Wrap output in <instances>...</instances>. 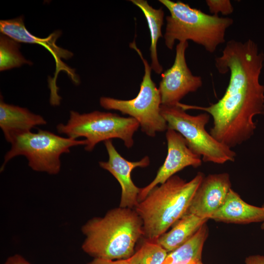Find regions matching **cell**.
<instances>
[{
    "label": "cell",
    "instance_id": "obj_21",
    "mask_svg": "<svg viewBox=\"0 0 264 264\" xmlns=\"http://www.w3.org/2000/svg\"><path fill=\"white\" fill-rule=\"evenodd\" d=\"M206 3L212 15H218L219 13H221L223 15H227L234 11L229 0H207Z\"/></svg>",
    "mask_w": 264,
    "mask_h": 264
},
{
    "label": "cell",
    "instance_id": "obj_14",
    "mask_svg": "<svg viewBox=\"0 0 264 264\" xmlns=\"http://www.w3.org/2000/svg\"><path fill=\"white\" fill-rule=\"evenodd\" d=\"M47 123L43 117L27 109L0 101V128L5 139L11 143L17 136L31 132L36 126Z\"/></svg>",
    "mask_w": 264,
    "mask_h": 264
},
{
    "label": "cell",
    "instance_id": "obj_10",
    "mask_svg": "<svg viewBox=\"0 0 264 264\" xmlns=\"http://www.w3.org/2000/svg\"><path fill=\"white\" fill-rule=\"evenodd\" d=\"M188 47V41L179 42L173 66L162 74L158 88L161 105H176L187 94L196 92L202 85L201 77L193 75L187 65L185 51Z\"/></svg>",
    "mask_w": 264,
    "mask_h": 264
},
{
    "label": "cell",
    "instance_id": "obj_8",
    "mask_svg": "<svg viewBox=\"0 0 264 264\" xmlns=\"http://www.w3.org/2000/svg\"><path fill=\"white\" fill-rule=\"evenodd\" d=\"M160 110L168 129L179 133L190 149L202 156L203 161L222 164L235 160V152L206 131L205 126L210 119L208 113L192 115L186 113L178 104L171 106L161 105Z\"/></svg>",
    "mask_w": 264,
    "mask_h": 264
},
{
    "label": "cell",
    "instance_id": "obj_3",
    "mask_svg": "<svg viewBox=\"0 0 264 264\" xmlns=\"http://www.w3.org/2000/svg\"><path fill=\"white\" fill-rule=\"evenodd\" d=\"M204 176L199 172L187 182L175 175L139 202L134 210L142 220L147 240L155 241L186 213Z\"/></svg>",
    "mask_w": 264,
    "mask_h": 264
},
{
    "label": "cell",
    "instance_id": "obj_16",
    "mask_svg": "<svg viewBox=\"0 0 264 264\" xmlns=\"http://www.w3.org/2000/svg\"><path fill=\"white\" fill-rule=\"evenodd\" d=\"M208 220L192 214H185L170 230L161 235L155 242L169 253L189 240Z\"/></svg>",
    "mask_w": 264,
    "mask_h": 264
},
{
    "label": "cell",
    "instance_id": "obj_7",
    "mask_svg": "<svg viewBox=\"0 0 264 264\" xmlns=\"http://www.w3.org/2000/svg\"><path fill=\"white\" fill-rule=\"evenodd\" d=\"M130 46L137 52L144 66V74L138 94L131 100L101 97L100 105L105 109L119 111L135 119L144 133L150 137H154L157 133L168 129L167 122L161 113V95L152 79L151 66L143 57L135 41L130 44Z\"/></svg>",
    "mask_w": 264,
    "mask_h": 264
},
{
    "label": "cell",
    "instance_id": "obj_22",
    "mask_svg": "<svg viewBox=\"0 0 264 264\" xmlns=\"http://www.w3.org/2000/svg\"><path fill=\"white\" fill-rule=\"evenodd\" d=\"M3 264H32L22 256L16 254L8 257Z\"/></svg>",
    "mask_w": 264,
    "mask_h": 264
},
{
    "label": "cell",
    "instance_id": "obj_15",
    "mask_svg": "<svg viewBox=\"0 0 264 264\" xmlns=\"http://www.w3.org/2000/svg\"><path fill=\"white\" fill-rule=\"evenodd\" d=\"M210 219L234 224H248L264 221V206L258 207L244 201L231 189L222 205Z\"/></svg>",
    "mask_w": 264,
    "mask_h": 264
},
{
    "label": "cell",
    "instance_id": "obj_9",
    "mask_svg": "<svg viewBox=\"0 0 264 264\" xmlns=\"http://www.w3.org/2000/svg\"><path fill=\"white\" fill-rule=\"evenodd\" d=\"M0 31L18 42L37 44L45 47L53 56L56 64L54 77L49 82L50 89V99L52 101H57L61 98L58 94V88L56 85L57 75L60 71H64L75 84L80 83L79 78L75 73V70L64 63L62 59H68L73 53L67 49L58 46L57 39L61 36V31L56 30L45 38H40L32 35L26 28L23 18L20 17L0 21Z\"/></svg>",
    "mask_w": 264,
    "mask_h": 264
},
{
    "label": "cell",
    "instance_id": "obj_25",
    "mask_svg": "<svg viewBox=\"0 0 264 264\" xmlns=\"http://www.w3.org/2000/svg\"><path fill=\"white\" fill-rule=\"evenodd\" d=\"M261 228L264 230V221L262 222V224L261 225Z\"/></svg>",
    "mask_w": 264,
    "mask_h": 264
},
{
    "label": "cell",
    "instance_id": "obj_23",
    "mask_svg": "<svg viewBox=\"0 0 264 264\" xmlns=\"http://www.w3.org/2000/svg\"><path fill=\"white\" fill-rule=\"evenodd\" d=\"M87 264H126L125 259L118 260H110L101 259H93Z\"/></svg>",
    "mask_w": 264,
    "mask_h": 264
},
{
    "label": "cell",
    "instance_id": "obj_18",
    "mask_svg": "<svg viewBox=\"0 0 264 264\" xmlns=\"http://www.w3.org/2000/svg\"><path fill=\"white\" fill-rule=\"evenodd\" d=\"M131 1L140 9L145 17L151 36V67L155 73H161L163 67L157 57V43L159 39L163 37L161 27L163 24L164 11L161 8H153L145 0H131Z\"/></svg>",
    "mask_w": 264,
    "mask_h": 264
},
{
    "label": "cell",
    "instance_id": "obj_2",
    "mask_svg": "<svg viewBox=\"0 0 264 264\" xmlns=\"http://www.w3.org/2000/svg\"><path fill=\"white\" fill-rule=\"evenodd\" d=\"M143 223L135 210L117 207L104 217L89 220L81 228L83 251L93 259L124 260L134 253L143 235Z\"/></svg>",
    "mask_w": 264,
    "mask_h": 264
},
{
    "label": "cell",
    "instance_id": "obj_17",
    "mask_svg": "<svg viewBox=\"0 0 264 264\" xmlns=\"http://www.w3.org/2000/svg\"><path fill=\"white\" fill-rule=\"evenodd\" d=\"M208 232L205 223L189 240L168 253L162 264H198L201 262L203 248Z\"/></svg>",
    "mask_w": 264,
    "mask_h": 264
},
{
    "label": "cell",
    "instance_id": "obj_12",
    "mask_svg": "<svg viewBox=\"0 0 264 264\" xmlns=\"http://www.w3.org/2000/svg\"><path fill=\"white\" fill-rule=\"evenodd\" d=\"M108 160L100 161L99 166L110 172L118 181L121 187V196L119 207L133 209L139 203L138 198L141 188L137 187L132 180V170L137 167L148 166L149 156H145L137 161H130L122 157L114 146L112 140L104 142Z\"/></svg>",
    "mask_w": 264,
    "mask_h": 264
},
{
    "label": "cell",
    "instance_id": "obj_6",
    "mask_svg": "<svg viewBox=\"0 0 264 264\" xmlns=\"http://www.w3.org/2000/svg\"><path fill=\"white\" fill-rule=\"evenodd\" d=\"M11 144L10 149L4 155L1 172L11 159L23 155L33 171L55 175L61 170V155L69 153L72 147L86 146L87 141L65 137L39 129L36 132H30L16 136Z\"/></svg>",
    "mask_w": 264,
    "mask_h": 264
},
{
    "label": "cell",
    "instance_id": "obj_19",
    "mask_svg": "<svg viewBox=\"0 0 264 264\" xmlns=\"http://www.w3.org/2000/svg\"><path fill=\"white\" fill-rule=\"evenodd\" d=\"M19 42L2 33L0 36V70L3 71L32 63L22 55Z\"/></svg>",
    "mask_w": 264,
    "mask_h": 264
},
{
    "label": "cell",
    "instance_id": "obj_4",
    "mask_svg": "<svg viewBox=\"0 0 264 264\" xmlns=\"http://www.w3.org/2000/svg\"><path fill=\"white\" fill-rule=\"evenodd\" d=\"M169 10L166 18L164 38L166 46L173 49L175 41L191 40L209 53L225 42L226 30L234 22L232 19L207 14L181 1L159 0Z\"/></svg>",
    "mask_w": 264,
    "mask_h": 264
},
{
    "label": "cell",
    "instance_id": "obj_5",
    "mask_svg": "<svg viewBox=\"0 0 264 264\" xmlns=\"http://www.w3.org/2000/svg\"><path fill=\"white\" fill-rule=\"evenodd\" d=\"M139 127L138 122L131 117L97 110L85 113L71 110L66 123L58 124L56 130L67 137H84L87 141L85 150L91 152L99 142L114 138L122 140L127 148H132L134 133Z\"/></svg>",
    "mask_w": 264,
    "mask_h": 264
},
{
    "label": "cell",
    "instance_id": "obj_26",
    "mask_svg": "<svg viewBox=\"0 0 264 264\" xmlns=\"http://www.w3.org/2000/svg\"><path fill=\"white\" fill-rule=\"evenodd\" d=\"M198 264H204L201 261V262H199V263H198Z\"/></svg>",
    "mask_w": 264,
    "mask_h": 264
},
{
    "label": "cell",
    "instance_id": "obj_1",
    "mask_svg": "<svg viewBox=\"0 0 264 264\" xmlns=\"http://www.w3.org/2000/svg\"><path fill=\"white\" fill-rule=\"evenodd\" d=\"M264 62V52L252 40L228 41L215 62L220 73L230 72L221 98L208 107L179 105L184 110H203L211 115L213 125L209 133L218 141L230 148L242 144L254 133V117L264 114V85L259 80Z\"/></svg>",
    "mask_w": 264,
    "mask_h": 264
},
{
    "label": "cell",
    "instance_id": "obj_24",
    "mask_svg": "<svg viewBox=\"0 0 264 264\" xmlns=\"http://www.w3.org/2000/svg\"><path fill=\"white\" fill-rule=\"evenodd\" d=\"M245 264H264V256L252 255L245 259Z\"/></svg>",
    "mask_w": 264,
    "mask_h": 264
},
{
    "label": "cell",
    "instance_id": "obj_20",
    "mask_svg": "<svg viewBox=\"0 0 264 264\" xmlns=\"http://www.w3.org/2000/svg\"><path fill=\"white\" fill-rule=\"evenodd\" d=\"M168 252L155 241L147 240L129 258L126 264H162Z\"/></svg>",
    "mask_w": 264,
    "mask_h": 264
},
{
    "label": "cell",
    "instance_id": "obj_13",
    "mask_svg": "<svg viewBox=\"0 0 264 264\" xmlns=\"http://www.w3.org/2000/svg\"><path fill=\"white\" fill-rule=\"evenodd\" d=\"M231 183L227 173L210 174L204 176L195 193L185 214H192L209 220L222 205Z\"/></svg>",
    "mask_w": 264,
    "mask_h": 264
},
{
    "label": "cell",
    "instance_id": "obj_11",
    "mask_svg": "<svg viewBox=\"0 0 264 264\" xmlns=\"http://www.w3.org/2000/svg\"><path fill=\"white\" fill-rule=\"evenodd\" d=\"M167 154L162 165L159 168L154 180L141 188L138 201L143 200L150 192L161 184L184 168L201 166V156L193 152L187 145L184 138L178 132L168 129L166 132Z\"/></svg>",
    "mask_w": 264,
    "mask_h": 264
}]
</instances>
